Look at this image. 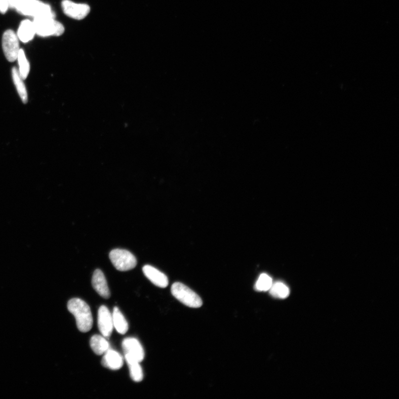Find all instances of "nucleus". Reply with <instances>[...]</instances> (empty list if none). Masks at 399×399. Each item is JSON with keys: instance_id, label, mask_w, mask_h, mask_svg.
Here are the masks:
<instances>
[{"instance_id": "nucleus-1", "label": "nucleus", "mask_w": 399, "mask_h": 399, "mask_svg": "<svg viewBox=\"0 0 399 399\" xmlns=\"http://www.w3.org/2000/svg\"><path fill=\"white\" fill-rule=\"evenodd\" d=\"M9 8H14L22 15L33 17H51L55 13L51 6L39 0H7Z\"/></svg>"}, {"instance_id": "nucleus-2", "label": "nucleus", "mask_w": 399, "mask_h": 399, "mask_svg": "<svg viewBox=\"0 0 399 399\" xmlns=\"http://www.w3.org/2000/svg\"><path fill=\"white\" fill-rule=\"evenodd\" d=\"M68 310L76 319L77 326L80 332L86 333L92 329L93 317L88 304L80 298H72L68 302Z\"/></svg>"}, {"instance_id": "nucleus-3", "label": "nucleus", "mask_w": 399, "mask_h": 399, "mask_svg": "<svg viewBox=\"0 0 399 399\" xmlns=\"http://www.w3.org/2000/svg\"><path fill=\"white\" fill-rule=\"evenodd\" d=\"M33 24L36 34L41 37L60 36L65 32L63 25L51 17H38L34 19Z\"/></svg>"}, {"instance_id": "nucleus-4", "label": "nucleus", "mask_w": 399, "mask_h": 399, "mask_svg": "<svg viewBox=\"0 0 399 399\" xmlns=\"http://www.w3.org/2000/svg\"><path fill=\"white\" fill-rule=\"evenodd\" d=\"M171 292L172 295L186 306L198 308L202 305L201 298L183 283H174L172 285Z\"/></svg>"}, {"instance_id": "nucleus-5", "label": "nucleus", "mask_w": 399, "mask_h": 399, "mask_svg": "<svg viewBox=\"0 0 399 399\" xmlns=\"http://www.w3.org/2000/svg\"><path fill=\"white\" fill-rule=\"evenodd\" d=\"M110 258L115 268L120 271L132 270L137 264L135 257L125 249H113L110 253Z\"/></svg>"}, {"instance_id": "nucleus-6", "label": "nucleus", "mask_w": 399, "mask_h": 399, "mask_svg": "<svg viewBox=\"0 0 399 399\" xmlns=\"http://www.w3.org/2000/svg\"><path fill=\"white\" fill-rule=\"evenodd\" d=\"M19 38L15 32L8 30L2 36V49L7 60L13 62L17 60L20 51Z\"/></svg>"}, {"instance_id": "nucleus-7", "label": "nucleus", "mask_w": 399, "mask_h": 399, "mask_svg": "<svg viewBox=\"0 0 399 399\" xmlns=\"http://www.w3.org/2000/svg\"><path fill=\"white\" fill-rule=\"evenodd\" d=\"M122 348L125 359H130L139 362H142L145 357L144 349L137 339L127 338L122 342Z\"/></svg>"}, {"instance_id": "nucleus-8", "label": "nucleus", "mask_w": 399, "mask_h": 399, "mask_svg": "<svg viewBox=\"0 0 399 399\" xmlns=\"http://www.w3.org/2000/svg\"><path fill=\"white\" fill-rule=\"evenodd\" d=\"M62 7L65 15L77 20L84 19L88 15L90 11V8L87 4L75 3L70 0L63 1Z\"/></svg>"}, {"instance_id": "nucleus-9", "label": "nucleus", "mask_w": 399, "mask_h": 399, "mask_svg": "<svg viewBox=\"0 0 399 399\" xmlns=\"http://www.w3.org/2000/svg\"><path fill=\"white\" fill-rule=\"evenodd\" d=\"M98 326L100 332L103 337L108 338L113 332V326L112 315L105 306L100 307L98 313Z\"/></svg>"}, {"instance_id": "nucleus-10", "label": "nucleus", "mask_w": 399, "mask_h": 399, "mask_svg": "<svg viewBox=\"0 0 399 399\" xmlns=\"http://www.w3.org/2000/svg\"><path fill=\"white\" fill-rule=\"evenodd\" d=\"M143 272L146 278L156 286L165 288L168 285L169 280L167 276L155 267L150 265L143 267Z\"/></svg>"}, {"instance_id": "nucleus-11", "label": "nucleus", "mask_w": 399, "mask_h": 399, "mask_svg": "<svg viewBox=\"0 0 399 399\" xmlns=\"http://www.w3.org/2000/svg\"><path fill=\"white\" fill-rule=\"evenodd\" d=\"M92 283L93 288L100 296L105 299L110 297L111 293L105 276L101 270L98 269L94 271Z\"/></svg>"}, {"instance_id": "nucleus-12", "label": "nucleus", "mask_w": 399, "mask_h": 399, "mask_svg": "<svg viewBox=\"0 0 399 399\" xmlns=\"http://www.w3.org/2000/svg\"><path fill=\"white\" fill-rule=\"evenodd\" d=\"M104 355L102 365L105 368L112 370H117L123 366V358L119 352L110 349Z\"/></svg>"}, {"instance_id": "nucleus-13", "label": "nucleus", "mask_w": 399, "mask_h": 399, "mask_svg": "<svg viewBox=\"0 0 399 399\" xmlns=\"http://www.w3.org/2000/svg\"><path fill=\"white\" fill-rule=\"evenodd\" d=\"M36 34L33 22L25 20L21 22L17 31V37L22 42L27 43L33 40Z\"/></svg>"}, {"instance_id": "nucleus-14", "label": "nucleus", "mask_w": 399, "mask_h": 399, "mask_svg": "<svg viewBox=\"0 0 399 399\" xmlns=\"http://www.w3.org/2000/svg\"><path fill=\"white\" fill-rule=\"evenodd\" d=\"M90 346L96 355L102 356L110 349V343L103 335H94L90 340Z\"/></svg>"}, {"instance_id": "nucleus-15", "label": "nucleus", "mask_w": 399, "mask_h": 399, "mask_svg": "<svg viewBox=\"0 0 399 399\" xmlns=\"http://www.w3.org/2000/svg\"><path fill=\"white\" fill-rule=\"evenodd\" d=\"M113 323L118 333L125 334L129 329L128 322L123 315L117 307H115L112 314Z\"/></svg>"}, {"instance_id": "nucleus-16", "label": "nucleus", "mask_w": 399, "mask_h": 399, "mask_svg": "<svg viewBox=\"0 0 399 399\" xmlns=\"http://www.w3.org/2000/svg\"><path fill=\"white\" fill-rule=\"evenodd\" d=\"M12 76L13 83H14L16 88L19 93L22 102L26 104L28 102V96L26 86L24 82V80L22 79L19 72V70L16 67H13L12 69Z\"/></svg>"}, {"instance_id": "nucleus-17", "label": "nucleus", "mask_w": 399, "mask_h": 399, "mask_svg": "<svg viewBox=\"0 0 399 399\" xmlns=\"http://www.w3.org/2000/svg\"><path fill=\"white\" fill-rule=\"evenodd\" d=\"M125 360L129 367L131 379L135 382H142L144 375L140 362L130 359H125Z\"/></svg>"}, {"instance_id": "nucleus-18", "label": "nucleus", "mask_w": 399, "mask_h": 399, "mask_svg": "<svg viewBox=\"0 0 399 399\" xmlns=\"http://www.w3.org/2000/svg\"><path fill=\"white\" fill-rule=\"evenodd\" d=\"M17 60L19 65V72L20 75L22 80H25L29 74L30 65L25 56V52L23 49H20Z\"/></svg>"}, {"instance_id": "nucleus-19", "label": "nucleus", "mask_w": 399, "mask_h": 399, "mask_svg": "<svg viewBox=\"0 0 399 399\" xmlns=\"http://www.w3.org/2000/svg\"><path fill=\"white\" fill-rule=\"evenodd\" d=\"M269 291L272 296L280 299L286 298L289 294V289L287 285L280 282L273 283Z\"/></svg>"}, {"instance_id": "nucleus-20", "label": "nucleus", "mask_w": 399, "mask_h": 399, "mask_svg": "<svg viewBox=\"0 0 399 399\" xmlns=\"http://www.w3.org/2000/svg\"><path fill=\"white\" fill-rule=\"evenodd\" d=\"M273 284V279L271 277L266 274H262L257 280L255 289L258 292L268 291Z\"/></svg>"}, {"instance_id": "nucleus-21", "label": "nucleus", "mask_w": 399, "mask_h": 399, "mask_svg": "<svg viewBox=\"0 0 399 399\" xmlns=\"http://www.w3.org/2000/svg\"><path fill=\"white\" fill-rule=\"evenodd\" d=\"M8 8L7 0H0V12L5 13Z\"/></svg>"}]
</instances>
